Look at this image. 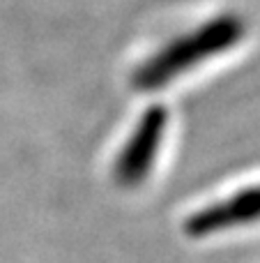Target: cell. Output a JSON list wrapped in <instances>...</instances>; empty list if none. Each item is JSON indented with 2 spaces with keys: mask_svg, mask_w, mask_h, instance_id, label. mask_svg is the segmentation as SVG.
I'll list each match as a JSON object with an SVG mask.
<instances>
[{
  "mask_svg": "<svg viewBox=\"0 0 260 263\" xmlns=\"http://www.w3.org/2000/svg\"><path fill=\"white\" fill-rule=\"evenodd\" d=\"M247 26L237 14H219L205 21L196 30L168 42L161 51L134 69L132 86L136 90H157L168 86L184 72L212 60L214 55L226 53L242 42Z\"/></svg>",
  "mask_w": 260,
  "mask_h": 263,
  "instance_id": "cell-1",
  "label": "cell"
},
{
  "mask_svg": "<svg viewBox=\"0 0 260 263\" xmlns=\"http://www.w3.org/2000/svg\"><path fill=\"white\" fill-rule=\"evenodd\" d=\"M168 127V111L161 104H152L145 109L136 123L132 136L122 145L113 164V178L122 187H136L150 176L155 159L159 155L161 141Z\"/></svg>",
  "mask_w": 260,
  "mask_h": 263,
  "instance_id": "cell-2",
  "label": "cell"
},
{
  "mask_svg": "<svg viewBox=\"0 0 260 263\" xmlns=\"http://www.w3.org/2000/svg\"><path fill=\"white\" fill-rule=\"evenodd\" d=\"M260 219V185L240 190L224 201L210 203L184 219V233L189 238H207L230 229L249 227Z\"/></svg>",
  "mask_w": 260,
  "mask_h": 263,
  "instance_id": "cell-3",
  "label": "cell"
}]
</instances>
